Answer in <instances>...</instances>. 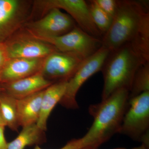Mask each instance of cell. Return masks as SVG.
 <instances>
[{"label": "cell", "instance_id": "cell-1", "mask_svg": "<svg viewBox=\"0 0 149 149\" xmlns=\"http://www.w3.org/2000/svg\"><path fill=\"white\" fill-rule=\"evenodd\" d=\"M110 52L132 44L149 56V12L146 2L117 1L111 25L102 39Z\"/></svg>", "mask_w": 149, "mask_h": 149}, {"label": "cell", "instance_id": "cell-2", "mask_svg": "<svg viewBox=\"0 0 149 149\" xmlns=\"http://www.w3.org/2000/svg\"><path fill=\"white\" fill-rule=\"evenodd\" d=\"M129 100V91L122 89L100 102L90 106L88 111L93 116V123L88 132L81 138L85 149H98L119 133Z\"/></svg>", "mask_w": 149, "mask_h": 149}, {"label": "cell", "instance_id": "cell-3", "mask_svg": "<svg viewBox=\"0 0 149 149\" xmlns=\"http://www.w3.org/2000/svg\"><path fill=\"white\" fill-rule=\"evenodd\" d=\"M148 62L149 56L132 44L110 52L101 70L104 79L102 100L120 89L129 92L137 70Z\"/></svg>", "mask_w": 149, "mask_h": 149}, {"label": "cell", "instance_id": "cell-4", "mask_svg": "<svg viewBox=\"0 0 149 149\" xmlns=\"http://www.w3.org/2000/svg\"><path fill=\"white\" fill-rule=\"evenodd\" d=\"M118 133L149 147V91L129 99Z\"/></svg>", "mask_w": 149, "mask_h": 149}, {"label": "cell", "instance_id": "cell-5", "mask_svg": "<svg viewBox=\"0 0 149 149\" xmlns=\"http://www.w3.org/2000/svg\"><path fill=\"white\" fill-rule=\"evenodd\" d=\"M53 8L67 12L83 31L102 39L103 35L94 23L88 3L84 0H36L32 2V10L42 17Z\"/></svg>", "mask_w": 149, "mask_h": 149}, {"label": "cell", "instance_id": "cell-6", "mask_svg": "<svg viewBox=\"0 0 149 149\" xmlns=\"http://www.w3.org/2000/svg\"><path fill=\"white\" fill-rule=\"evenodd\" d=\"M110 52L108 49L102 46L83 61L74 75L68 81L65 94L59 102L62 106L70 109L78 108L76 97L78 91L91 76L101 71Z\"/></svg>", "mask_w": 149, "mask_h": 149}, {"label": "cell", "instance_id": "cell-7", "mask_svg": "<svg viewBox=\"0 0 149 149\" xmlns=\"http://www.w3.org/2000/svg\"><path fill=\"white\" fill-rule=\"evenodd\" d=\"M38 39L53 46L59 52L74 54L84 60L102 46V39L89 35L77 25L61 36Z\"/></svg>", "mask_w": 149, "mask_h": 149}, {"label": "cell", "instance_id": "cell-8", "mask_svg": "<svg viewBox=\"0 0 149 149\" xmlns=\"http://www.w3.org/2000/svg\"><path fill=\"white\" fill-rule=\"evenodd\" d=\"M76 26L75 22L69 15L59 9L53 8L40 19L26 22L23 27L30 35L40 39L61 36Z\"/></svg>", "mask_w": 149, "mask_h": 149}, {"label": "cell", "instance_id": "cell-9", "mask_svg": "<svg viewBox=\"0 0 149 149\" xmlns=\"http://www.w3.org/2000/svg\"><path fill=\"white\" fill-rule=\"evenodd\" d=\"M32 5L24 0H0V42H5L27 22Z\"/></svg>", "mask_w": 149, "mask_h": 149}, {"label": "cell", "instance_id": "cell-10", "mask_svg": "<svg viewBox=\"0 0 149 149\" xmlns=\"http://www.w3.org/2000/svg\"><path fill=\"white\" fill-rule=\"evenodd\" d=\"M9 59L43 58L57 51L53 46L25 31L11 36L4 42Z\"/></svg>", "mask_w": 149, "mask_h": 149}, {"label": "cell", "instance_id": "cell-11", "mask_svg": "<svg viewBox=\"0 0 149 149\" xmlns=\"http://www.w3.org/2000/svg\"><path fill=\"white\" fill-rule=\"evenodd\" d=\"M83 60L74 54L55 51L44 58L40 72L53 83L68 81Z\"/></svg>", "mask_w": 149, "mask_h": 149}, {"label": "cell", "instance_id": "cell-12", "mask_svg": "<svg viewBox=\"0 0 149 149\" xmlns=\"http://www.w3.org/2000/svg\"><path fill=\"white\" fill-rule=\"evenodd\" d=\"M44 59H9L0 74V84L14 82L40 72Z\"/></svg>", "mask_w": 149, "mask_h": 149}, {"label": "cell", "instance_id": "cell-13", "mask_svg": "<svg viewBox=\"0 0 149 149\" xmlns=\"http://www.w3.org/2000/svg\"><path fill=\"white\" fill-rule=\"evenodd\" d=\"M40 72L20 80L0 84L3 92L14 98L19 100L44 91L52 85Z\"/></svg>", "mask_w": 149, "mask_h": 149}, {"label": "cell", "instance_id": "cell-14", "mask_svg": "<svg viewBox=\"0 0 149 149\" xmlns=\"http://www.w3.org/2000/svg\"><path fill=\"white\" fill-rule=\"evenodd\" d=\"M68 80L55 82L45 89L41 102L40 117L37 123L38 127L45 131L49 116L57 104L59 103L64 95Z\"/></svg>", "mask_w": 149, "mask_h": 149}, {"label": "cell", "instance_id": "cell-15", "mask_svg": "<svg viewBox=\"0 0 149 149\" xmlns=\"http://www.w3.org/2000/svg\"><path fill=\"white\" fill-rule=\"evenodd\" d=\"M44 91L17 100L19 126L37 124L40 117Z\"/></svg>", "mask_w": 149, "mask_h": 149}, {"label": "cell", "instance_id": "cell-16", "mask_svg": "<svg viewBox=\"0 0 149 149\" xmlns=\"http://www.w3.org/2000/svg\"><path fill=\"white\" fill-rule=\"evenodd\" d=\"M45 132L37 124L24 126L15 139L8 143L6 149H24L27 146L42 145L47 140Z\"/></svg>", "mask_w": 149, "mask_h": 149}, {"label": "cell", "instance_id": "cell-17", "mask_svg": "<svg viewBox=\"0 0 149 149\" xmlns=\"http://www.w3.org/2000/svg\"><path fill=\"white\" fill-rule=\"evenodd\" d=\"M0 110L6 126L14 131H18L19 127L16 99L4 92L0 93Z\"/></svg>", "mask_w": 149, "mask_h": 149}, {"label": "cell", "instance_id": "cell-18", "mask_svg": "<svg viewBox=\"0 0 149 149\" xmlns=\"http://www.w3.org/2000/svg\"><path fill=\"white\" fill-rule=\"evenodd\" d=\"M149 91V62L143 65L136 72L130 91L129 99Z\"/></svg>", "mask_w": 149, "mask_h": 149}, {"label": "cell", "instance_id": "cell-19", "mask_svg": "<svg viewBox=\"0 0 149 149\" xmlns=\"http://www.w3.org/2000/svg\"><path fill=\"white\" fill-rule=\"evenodd\" d=\"M88 3L94 23L100 32L104 35L110 27L113 17L100 8L93 0L88 1Z\"/></svg>", "mask_w": 149, "mask_h": 149}, {"label": "cell", "instance_id": "cell-20", "mask_svg": "<svg viewBox=\"0 0 149 149\" xmlns=\"http://www.w3.org/2000/svg\"><path fill=\"white\" fill-rule=\"evenodd\" d=\"M96 4L105 12L113 17L117 7V1L116 0H93Z\"/></svg>", "mask_w": 149, "mask_h": 149}, {"label": "cell", "instance_id": "cell-21", "mask_svg": "<svg viewBox=\"0 0 149 149\" xmlns=\"http://www.w3.org/2000/svg\"><path fill=\"white\" fill-rule=\"evenodd\" d=\"M81 138L73 139L68 142L66 144L59 149H85ZM35 149H42L40 146H35Z\"/></svg>", "mask_w": 149, "mask_h": 149}, {"label": "cell", "instance_id": "cell-22", "mask_svg": "<svg viewBox=\"0 0 149 149\" xmlns=\"http://www.w3.org/2000/svg\"><path fill=\"white\" fill-rule=\"evenodd\" d=\"M8 59L4 43L0 42V74Z\"/></svg>", "mask_w": 149, "mask_h": 149}, {"label": "cell", "instance_id": "cell-23", "mask_svg": "<svg viewBox=\"0 0 149 149\" xmlns=\"http://www.w3.org/2000/svg\"><path fill=\"white\" fill-rule=\"evenodd\" d=\"M5 127L0 126V149H6L7 146L4 135Z\"/></svg>", "mask_w": 149, "mask_h": 149}, {"label": "cell", "instance_id": "cell-24", "mask_svg": "<svg viewBox=\"0 0 149 149\" xmlns=\"http://www.w3.org/2000/svg\"><path fill=\"white\" fill-rule=\"evenodd\" d=\"M113 149H149V147L143 145L141 144L140 146L136 147V148H133L127 149L125 148H117Z\"/></svg>", "mask_w": 149, "mask_h": 149}, {"label": "cell", "instance_id": "cell-25", "mask_svg": "<svg viewBox=\"0 0 149 149\" xmlns=\"http://www.w3.org/2000/svg\"><path fill=\"white\" fill-rule=\"evenodd\" d=\"M0 126H4V127L6 126L1 110H0Z\"/></svg>", "mask_w": 149, "mask_h": 149}, {"label": "cell", "instance_id": "cell-26", "mask_svg": "<svg viewBox=\"0 0 149 149\" xmlns=\"http://www.w3.org/2000/svg\"><path fill=\"white\" fill-rule=\"evenodd\" d=\"M3 91V89L2 88H0V93H1V92H2V91Z\"/></svg>", "mask_w": 149, "mask_h": 149}]
</instances>
